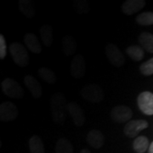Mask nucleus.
I'll list each match as a JSON object with an SVG mask.
<instances>
[{"label": "nucleus", "instance_id": "1", "mask_svg": "<svg viewBox=\"0 0 153 153\" xmlns=\"http://www.w3.org/2000/svg\"><path fill=\"white\" fill-rule=\"evenodd\" d=\"M50 109L53 121L56 124L62 125L67 118V113H69L68 104L62 94L56 93L51 97Z\"/></svg>", "mask_w": 153, "mask_h": 153}, {"label": "nucleus", "instance_id": "2", "mask_svg": "<svg viewBox=\"0 0 153 153\" xmlns=\"http://www.w3.org/2000/svg\"><path fill=\"white\" fill-rule=\"evenodd\" d=\"M10 55L17 66L26 67L29 64V56L26 48L20 43H12L10 46Z\"/></svg>", "mask_w": 153, "mask_h": 153}, {"label": "nucleus", "instance_id": "3", "mask_svg": "<svg viewBox=\"0 0 153 153\" xmlns=\"http://www.w3.org/2000/svg\"><path fill=\"white\" fill-rule=\"evenodd\" d=\"M82 97L93 103H100L104 100V91L98 84H88L80 91Z\"/></svg>", "mask_w": 153, "mask_h": 153}, {"label": "nucleus", "instance_id": "4", "mask_svg": "<svg viewBox=\"0 0 153 153\" xmlns=\"http://www.w3.org/2000/svg\"><path fill=\"white\" fill-rule=\"evenodd\" d=\"M2 90L6 96L11 99H22L24 96V91L18 82L13 78H5L2 82Z\"/></svg>", "mask_w": 153, "mask_h": 153}, {"label": "nucleus", "instance_id": "5", "mask_svg": "<svg viewBox=\"0 0 153 153\" xmlns=\"http://www.w3.org/2000/svg\"><path fill=\"white\" fill-rule=\"evenodd\" d=\"M105 54L112 66L121 67L124 65L125 58L121 50L114 44H108L105 47Z\"/></svg>", "mask_w": 153, "mask_h": 153}, {"label": "nucleus", "instance_id": "6", "mask_svg": "<svg viewBox=\"0 0 153 153\" xmlns=\"http://www.w3.org/2000/svg\"><path fill=\"white\" fill-rule=\"evenodd\" d=\"M133 117L131 109L127 105H117L111 111V119L118 123H124L129 122Z\"/></svg>", "mask_w": 153, "mask_h": 153}, {"label": "nucleus", "instance_id": "7", "mask_svg": "<svg viewBox=\"0 0 153 153\" xmlns=\"http://www.w3.org/2000/svg\"><path fill=\"white\" fill-rule=\"evenodd\" d=\"M148 125L149 124L146 120H142V119L130 120L126 123L123 128V133L128 138H134L142 130L148 128Z\"/></svg>", "mask_w": 153, "mask_h": 153}, {"label": "nucleus", "instance_id": "8", "mask_svg": "<svg viewBox=\"0 0 153 153\" xmlns=\"http://www.w3.org/2000/svg\"><path fill=\"white\" fill-rule=\"evenodd\" d=\"M137 103L140 110L144 114L153 115V94L149 91H144L138 95Z\"/></svg>", "mask_w": 153, "mask_h": 153}, {"label": "nucleus", "instance_id": "9", "mask_svg": "<svg viewBox=\"0 0 153 153\" xmlns=\"http://www.w3.org/2000/svg\"><path fill=\"white\" fill-rule=\"evenodd\" d=\"M18 116V108L16 105L10 101H5L0 105V120L10 122L15 120Z\"/></svg>", "mask_w": 153, "mask_h": 153}, {"label": "nucleus", "instance_id": "10", "mask_svg": "<svg viewBox=\"0 0 153 153\" xmlns=\"http://www.w3.org/2000/svg\"><path fill=\"white\" fill-rule=\"evenodd\" d=\"M86 73L85 60L82 55H76L71 63V75L76 79L82 78Z\"/></svg>", "mask_w": 153, "mask_h": 153}, {"label": "nucleus", "instance_id": "11", "mask_svg": "<svg viewBox=\"0 0 153 153\" xmlns=\"http://www.w3.org/2000/svg\"><path fill=\"white\" fill-rule=\"evenodd\" d=\"M68 111L71 115V118L74 122L75 125L77 127H82L85 123V116L83 111L80 105L76 102H71L68 104Z\"/></svg>", "mask_w": 153, "mask_h": 153}, {"label": "nucleus", "instance_id": "12", "mask_svg": "<svg viewBox=\"0 0 153 153\" xmlns=\"http://www.w3.org/2000/svg\"><path fill=\"white\" fill-rule=\"evenodd\" d=\"M145 6L146 2L144 0H127L122 4V10L125 15L131 16L140 10Z\"/></svg>", "mask_w": 153, "mask_h": 153}, {"label": "nucleus", "instance_id": "13", "mask_svg": "<svg viewBox=\"0 0 153 153\" xmlns=\"http://www.w3.org/2000/svg\"><path fill=\"white\" fill-rule=\"evenodd\" d=\"M24 82H25V85L27 86L28 90L31 92L34 98L39 99L42 96L43 90H42L41 85L34 76H31V75L26 76L24 78Z\"/></svg>", "mask_w": 153, "mask_h": 153}, {"label": "nucleus", "instance_id": "14", "mask_svg": "<svg viewBox=\"0 0 153 153\" xmlns=\"http://www.w3.org/2000/svg\"><path fill=\"white\" fill-rule=\"evenodd\" d=\"M25 45L33 54H40L42 52V46L38 37L32 33H28L24 37Z\"/></svg>", "mask_w": 153, "mask_h": 153}, {"label": "nucleus", "instance_id": "15", "mask_svg": "<svg viewBox=\"0 0 153 153\" xmlns=\"http://www.w3.org/2000/svg\"><path fill=\"white\" fill-rule=\"evenodd\" d=\"M87 142L90 146H92L94 149H100L104 145V135L99 130H95V129L91 130L88 134Z\"/></svg>", "mask_w": 153, "mask_h": 153}, {"label": "nucleus", "instance_id": "16", "mask_svg": "<svg viewBox=\"0 0 153 153\" xmlns=\"http://www.w3.org/2000/svg\"><path fill=\"white\" fill-rule=\"evenodd\" d=\"M39 34L44 45L50 47L53 44V27L49 25H44L39 30Z\"/></svg>", "mask_w": 153, "mask_h": 153}, {"label": "nucleus", "instance_id": "17", "mask_svg": "<svg viewBox=\"0 0 153 153\" xmlns=\"http://www.w3.org/2000/svg\"><path fill=\"white\" fill-rule=\"evenodd\" d=\"M62 49L63 53L67 56L73 55L76 49V43L71 36L66 35L62 39Z\"/></svg>", "mask_w": 153, "mask_h": 153}, {"label": "nucleus", "instance_id": "18", "mask_svg": "<svg viewBox=\"0 0 153 153\" xmlns=\"http://www.w3.org/2000/svg\"><path fill=\"white\" fill-rule=\"evenodd\" d=\"M126 53L129 56V58H131L134 61H140L145 56L144 49L138 45H130L126 49Z\"/></svg>", "mask_w": 153, "mask_h": 153}, {"label": "nucleus", "instance_id": "19", "mask_svg": "<svg viewBox=\"0 0 153 153\" xmlns=\"http://www.w3.org/2000/svg\"><path fill=\"white\" fill-rule=\"evenodd\" d=\"M149 140L143 135L137 137L133 143V148L136 153H145L149 149Z\"/></svg>", "mask_w": 153, "mask_h": 153}, {"label": "nucleus", "instance_id": "20", "mask_svg": "<svg viewBox=\"0 0 153 153\" xmlns=\"http://www.w3.org/2000/svg\"><path fill=\"white\" fill-rule=\"evenodd\" d=\"M139 42L143 49L150 53H153V34L142 33L139 37Z\"/></svg>", "mask_w": 153, "mask_h": 153}, {"label": "nucleus", "instance_id": "21", "mask_svg": "<svg viewBox=\"0 0 153 153\" xmlns=\"http://www.w3.org/2000/svg\"><path fill=\"white\" fill-rule=\"evenodd\" d=\"M29 150L31 153H44V146L41 138L33 135L29 140Z\"/></svg>", "mask_w": 153, "mask_h": 153}, {"label": "nucleus", "instance_id": "22", "mask_svg": "<svg viewBox=\"0 0 153 153\" xmlns=\"http://www.w3.org/2000/svg\"><path fill=\"white\" fill-rule=\"evenodd\" d=\"M55 153H73V146L65 138H60L55 144Z\"/></svg>", "mask_w": 153, "mask_h": 153}, {"label": "nucleus", "instance_id": "23", "mask_svg": "<svg viewBox=\"0 0 153 153\" xmlns=\"http://www.w3.org/2000/svg\"><path fill=\"white\" fill-rule=\"evenodd\" d=\"M19 8L22 14L27 18H33L34 16L35 11L32 1L29 0H20L19 1Z\"/></svg>", "mask_w": 153, "mask_h": 153}, {"label": "nucleus", "instance_id": "24", "mask_svg": "<svg viewBox=\"0 0 153 153\" xmlns=\"http://www.w3.org/2000/svg\"><path fill=\"white\" fill-rule=\"evenodd\" d=\"M38 75L44 82L50 83V84L55 83L57 80V77H56L55 72L46 67H41L38 70Z\"/></svg>", "mask_w": 153, "mask_h": 153}, {"label": "nucleus", "instance_id": "25", "mask_svg": "<svg viewBox=\"0 0 153 153\" xmlns=\"http://www.w3.org/2000/svg\"><path fill=\"white\" fill-rule=\"evenodd\" d=\"M136 22L141 26L153 25V12H143L136 17Z\"/></svg>", "mask_w": 153, "mask_h": 153}, {"label": "nucleus", "instance_id": "26", "mask_svg": "<svg viewBox=\"0 0 153 153\" xmlns=\"http://www.w3.org/2000/svg\"><path fill=\"white\" fill-rule=\"evenodd\" d=\"M72 4H73L74 10L80 14H86L89 10V4L87 1L76 0V1H73Z\"/></svg>", "mask_w": 153, "mask_h": 153}, {"label": "nucleus", "instance_id": "27", "mask_svg": "<svg viewBox=\"0 0 153 153\" xmlns=\"http://www.w3.org/2000/svg\"><path fill=\"white\" fill-rule=\"evenodd\" d=\"M140 71L145 76H151L153 74V58L142 63L140 66Z\"/></svg>", "mask_w": 153, "mask_h": 153}, {"label": "nucleus", "instance_id": "28", "mask_svg": "<svg viewBox=\"0 0 153 153\" xmlns=\"http://www.w3.org/2000/svg\"><path fill=\"white\" fill-rule=\"evenodd\" d=\"M7 54V45L5 38L3 34L0 35V59H4Z\"/></svg>", "mask_w": 153, "mask_h": 153}, {"label": "nucleus", "instance_id": "29", "mask_svg": "<svg viewBox=\"0 0 153 153\" xmlns=\"http://www.w3.org/2000/svg\"><path fill=\"white\" fill-rule=\"evenodd\" d=\"M148 153H153V142L150 145L149 149H148Z\"/></svg>", "mask_w": 153, "mask_h": 153}, {"label": "nucleus", "instance_id": "30", "mask_svg": "<svg viewBox=\"0 0 153 153\" xmlns=\"http://www.w3.org/2000/svg\"><path fill=\"white\" fill-rule=\"evenodd\" d=\"M80 153H91V152H90L88 149H82Z\"/></svg>", "mask_w": 153, "mask_h": 153}]
</instances>
